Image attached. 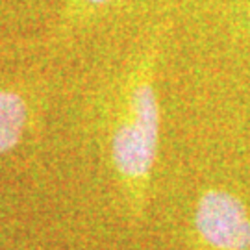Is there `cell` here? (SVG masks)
<instances>
[{
  "instance_id": "1",
  "label": "cell",
  "mask_w": 250,
  "mask_h": 250,
  "mask_svg": "<svg viewBox=\"0 0 250 250\" xmlns=\"http://www.w3.org/2000/svg\"><path fill=\"white\" fill-rule=\"evenodd\" d=\"M160 104L152 74L146 69L135 78L128 95L126 115L115 128L111 141L113 165L137 206L143 202L156 165L160 146Z\"/></svg>"
},
{
  "instance_id": "2",
  "label": "cell",
  "mask_w": 250,
  "mask_h": 250,
  "mask_svg": "<svg viewBox=\"0 0 250 250\" xmlns=\"http://www.w3.org/2000/svg\"><path fill=\"white\" fill-rule=\"evenodd\" d=\"M195 230L211 250H250V215L230 191L208 189L198 198Z\"/></svg>"
},
{
  "instance_id": "3",
  "label": "cell",
  "mask_w": 250,
  "mask_h": 250,
  "mask_svg": "<svg viewBox=\"0 0 250 250\" xmlns=\"http://www.w3.org/2000/svg\"><path fill=\"white\" fill-rule=\"evenodd\" d=\"M28 121L24 99L8 89H0V154L15 148Z\"/></svg>"
},
{
  "instance_id": "4",
  "label": "cell",
  "mask_w": 250,
  "mask_h": 250,
  "mask_svg": "<svg viewBox=\"0 0 250 250\" xmlns=\"http://www.w3.org/2000/svg\"><path fill=\"white\" fill-rule=\"evenodd\" d=\"M87 4H93V6H99V4H106L109 0H85Z\"/></svg>"
}]
</instances>
